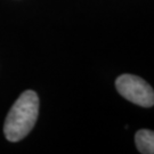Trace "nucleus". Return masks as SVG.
<instances>
[{"mask_svg":"<svg viewBox=\"0 0 154 154\" xmlns=\"http://www.w3.org/2000/svg\"><path fill=\"white\" fill-rule=\"evenodd\" d=\"M135 143L137 149L143 154H154V131L142 129L136 132Z\"/></svg>","mask_w":154,"mask_h":154,"instance_id":"obj_3","label":"nucleus"},{"mask_svg":"<svg viewBox=\"0 0 154 154\" xmlns=\"http://www.w3.org/2000/svg\"><path fill=\"white\" fill-rule=\"evenodd\" d=\"M39 114V97L35 91L26 90L21 94L9 110L4 125L7 140L20 142L28 136L37 122Z\"/></svg>","mask_w":154,"mask_h":154,"instance_id":"obj_1","label":"nucleus"},{"mask_svg":"<svg viewBox=\"0 0 154 154\" xmlns=\"http://www.w3.org/2000/svg\"><path fill=\"white\" fill-rule=\"evenodd\" d=\"M116 87L123 98L134 104L143 107H151L154 105L153 88L140 77L121 74L116 78Z\"/></svg>","mask_w":154,"mask_h":154,"instance_id":"obj_2","label":"nucleus"}]
</instances>
